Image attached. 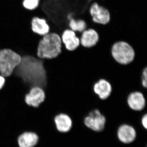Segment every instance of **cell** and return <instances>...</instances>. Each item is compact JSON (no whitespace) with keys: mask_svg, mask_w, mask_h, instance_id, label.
<instances>
[{"mask_svg":"<svg viewBox=\"0 0 147 147\" xmlns=\"http://www.w3.org/2000/svg\"><path fill=\"white\" fill-rule=\"evenodd\" d=\"M21 63L13 74L19 76L30 88L39 86L42 89L46 84V73L43 59L37 56L26 55L21 57Z\"/></svg>","mask_w":147,"mask_h":147,"instance_id":"6da1fadb","label":"cell"},{"mask_svg":"<svg viewBox=\"0 0 147 147\" xmlns=\"http://www.w3.org/2000/svg\"><path fill=\"white\" fill-rule=\"evenodd\" d=\"M63 44L60 36L50 32L42 36L37 50V57L41 59H52L59 57L62 52Z\"/></svg>","mask_w":147,"mask_h":147,"instance_id":"7a4b0ae2","label":"cell"},{"mask_svg":"<svg viewBox=\"0 0 147 147\" xmlns=\"http://www.w3.org/2000/svg\"><path fill=\"white\" fill-rule=\"evenodd\" d=\"M110 53L113 59L119 64L127 65L133 62L136 52L133 45L124 40H119L111 45Z\"/></svg>","mask_w":147,"mask_h":147,"instance_id":"3957f363","label":"cell"},{"mask_svg":"<svg viewBox=\"0 0 147 147\" xmlns=\"http://www.w3.org/2000/svg\"><path fill=\"white\" fill-rule=\"evenodd\" d=\"M21 56L9 49L0 51V74L5 78L12 75L21 61Z\"/></svg>","mask_w":147,"mask_h":147,"instance_id":"277c9868","label":"cell"},{"mask_svg":"<svg viewBox=\"0 0 147 147\" xmlns=\"http://www.w3.org/2000/svg\"><path fill=\"white\" fill-rule=\"evenodd\" d=\"M84 122L88 128L94 131L100 132L105 128L106 119L100 110L94 109L85 117Z\"/></svg>","mask_w":147,"mask_h":147,"instance_id":"5b68a950","label":"cell"},{"mask_svg":"<svg viewBox=\"0 0 147 147\" xmlns=\"http://www.w3.org/2000/svg\"><path fill=\"white\" fill-rule=\"evenodd\" d=\"M89 10L93 22L96 24L105 25L110 21L109 10L102 6L99 5L97 3H92Z\"/></svg>","mask_w":147,"mask_h":147,"instance_id":"8992f818","label":"cell"},{"mask_svg":"<svg viewBox=\"0 0 147 147\" xmlns=\"http://www.w3.org/2000/svg\"><path fill=\"white\" fill-rule=\"evenodd\" d=\"M62 42L65 49L67 52H74L80 46V38L76 32L69 29L65 30L61 36Z\"/></svg>","mask_w":147,"mask_h":147,"instance_id":"52a82bcc","label":"cell"},{"mask_svg":"<svg viewBox=\"0 0 147 147\" xmlns=\"http://www.w3.org/2000/svg\"><path fill=\"white\" fill-rule=\"evenodd\" d=\"M45 98V91L42 88L34 86L26 94L24 100L27 105L37 108L44 101Z\"/></svg>","mask_w":147,"mask_h":147,"instance_id":"ba28073f","label":"cell"},{"mask_svg":"<svg viewBox=\"0 0 147 147\" xmlns=\"http://www.w3.org/2000/svg\"><path fill=\"white\" fill-rule=\"evenodd\" d=\"M112 84L107 79L101 78L95 82L93 86V90L100 100L108 99L113 92Z\"/></svg>","mask_w":147,"mask_h":147,"instance_id":"9c48e42d","label":"cell"},{"mask_svg":"<svg viewBox=\"0 0 147 147\" xmlns=\"http://www.w3.org/2000/svg\"><path fill=\"white\" fill-rule=\"evenodd\" d=\"M126 102L129 108L136 112L144 110L146 104L144 95L139 91L130 92L127 98Z\"/></svg>","mask_w":147,"mask_h":147,"instance_id":"30bf717a","label":"cell"},{"mask_svg":"<svg viewBox=\"0 0 147 147\" xmlns=\"http://www.w3.org/2000/svg\"><path fill=\"white\" fill-rule=\"evenodd\" d=\"M81 46L85 49L94 48L99 42V34L92 28H88L82 32L79 37Z\"/></svg>","mask_w":147,"mask_h":147,"instance_id":"8fae6325","label":"cell"},{"mask_svg":"<svg viewBox=\"0 0 147 147\" xmlns=\"http://www.w3.org/2000/svg\"><path fill=\"white\" fill-rule=\"evenodd\" d=\"M119 141L124 144H129L135 141L137 132L135 128L130 125L123 124L119 127L117 131Z\"/></svg>","mask_w":147,"mask_h":147,"instance_id":"7c38bea8","label":"cell"},{"mask_svg":"<svg viewBox=\"0 0 147 147\" xmlns=\"http://www.w3.org/2000/svg\"><path fill=\"white\" fill-rule=\"evenodd\" d=\"M53 122L57 130L61 133L69 132L73 125V121L71 117L63 112L56 115L53 119Z\"/></svg>","mask_w":147,"mask_h":147,"instance_id":"4fadbf2b","label":"cell"},{"mask_svg":"<svg viewBox=\"0 0 147 147\" xmlns=\"http://www.w3.org/2000/svg\"><path fill=\"white\" fill-rule=\"evenodd\" d=\"M31 30L34 33L43 36L50 32V27L46 19L38 17H33L31 22Z\"/></svg>","mask_w":147,"mask_h":147,"instance_id":"5bb4252c","label":"cell"},{"mask_svg":"<svg viewBox=\"0 0 147 147\" xmlns=\"http://www.w3.org/2000/svg\"><path fill=\"white\" fill-rule=\"evenodd\" d=\"M38 135L32 131H27L22 133L18 138L19 147H34L38 143Z\"/></svg>","mask_w":147,"mask_h":147,"instance_id":"9a60e30c","label":"cell"},{"mask_svg":"<svg viewBox=\"0 0 147 147\" xmlns=\"http://www.w3.org/2000/svg\"><path fill=\"white\" fill-rule=\"evenodd\" d=\"M68 27L69 28L76 32L79 37L82 32L88 29L86 23L82 19L71 18L69 21Z\"/></svg>","mask_w":147,"mask_h":147,"instance_id":"2e32d148","label":"cell"},{"mask_svg":"<svg viewBox=\"0 0 147 147\" xmlns=\"http://www.w3.org/2000/svg\"><path fill=\"white\" fill-rule=\"evenodd\" d=\"M39 3L40 0H24L22 5L26 9L32 11L36 9Z\"/></svg>","mask_w":147,"mask_h":147,"instance_id":"e0dca14e","label":"cell"},{"mask_svg":"<svg viewBox=\"0 0 147 147\" xmlns=\"http://www.w3.org/2000/svg\"><path fill=\"white\" fill-rule=\"evenodd\" d=\"M141 83L142 87L144 88H147V67H145L142 71Z\"/></svg>","mask_w":147,"mask_h":147,"instance_id":"ac0fdd59","label":"cell"},{"mask_svg":"<svg viewBox=\"0 0 147 147\" xmlns=\"http://www.w3.org/2000/svg\"><path fill=\"white\" fill-rule=\"evenodd\" d=\"M141 123L143 127L146 129L147 128V114H145L143 117H142V119H141Z\"/></svg>","mask_w":147,"mask_h":147,"instance_id":"d6986e66","label":"cell"},{"mask_svg":"<svg viewBox=\"0 0 147 147\" xmlns=\"http://www.w3.org/2000/svg\"><path fill=\"white\" fill-rule=\"evenodd\" d=\"M5 82V78L0 74V90L2 89Z\"/></svg>","mask_w":147,"mask_h":147,"instance_id":"ffe728a7","label":"cell"},{"mask_svg":"<svg viewBox=\"0 0 147 147\" xmlns=\"http://www.w3.org/2000/svg\"><path fill=\"white\" fill-rule=\"evenodd\" d=\"M145 29H146V28H145ZM144 29H143V30H144ZM141 30H140V31H141ZM138 32H139V31H138Z\"/></svg>","mask_w":147,"mask_h":147,"instance_id":"44dd1931","label":"cell"},{"mask_svg":"<svg viewBox=\"0 0 147 147\" xmlns=\"http://www.w3.org/2000/svg\"><path fill=\"white\" fill-rule=\"evenodd\" d=\"M1 49H0V51H1Z\"/></svg>","mask_w":147,"mask_h":147,"instance_id":"7402d4cb","label":"cell"}]
</instances>
